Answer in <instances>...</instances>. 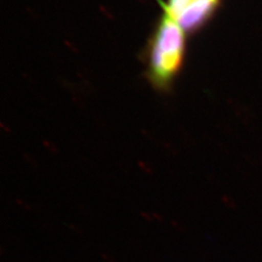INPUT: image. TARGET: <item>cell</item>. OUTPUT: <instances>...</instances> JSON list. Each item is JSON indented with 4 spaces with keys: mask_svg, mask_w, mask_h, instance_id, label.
Returning <instances> with one entry per match:
<instances>
[{
    "mask_svg": "<svg viewBox=\"0 0 262 262\" xmlns=\"http://www.w3.org/2000/svg\"><path fill=\"white\" fill-rule=\"evenodd\" d=\"M197 1L199 0H170L167 8V16L175 19L186 7Z\"/></svg>",
    "mask_w": 262,
    "mask_h": 262,
    "instance_id": "2",
    "label": "cell"
},
{
    "mask_svg": "<svg viewBox=\"0 0 262 262\" xmlns=\"http://www.w3.org/2000/svg\"><path fill=\"white\" fill-rule=\"evenodd\" d=\"M184 49L183 28L176 20L165 16L156 33L150 51V71L157 82H168L178 71Z\"/></svg>",
    "mask_w": 262,
    "mask_h": 262,
    "instance_id": "1",
    "label": "cell"
}]
</instances>
